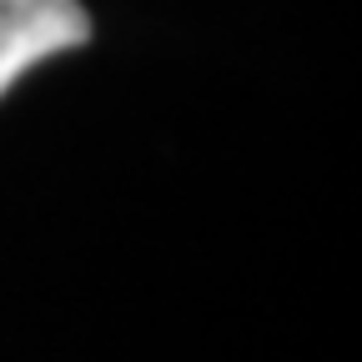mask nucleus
<instances>
[{"label":"nucleus","instance_id":"nucleus-1","mask_svg":"<svg viewBox=\"0 0 362 362\" xmlns=\"http://www.w3.org/2000/svg\"><path fill=\"white\" fill-rule=\"evenodd\" d=\"M90 40L81 0H0V96L40 61Z\"/></svg>","mask_w":362,"mask_h":362}]
</instances>
